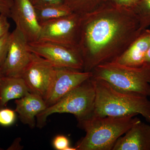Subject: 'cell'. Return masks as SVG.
I'll list each match as a JSON object with an SVG mask.
<instances>
[{"mask_svg":"<svg viewBox=\"0 0 150 150\" xmlns=\"http://www.w3.org/2000/svg\"><path fill=\"white\" fill-rule=\"evenodd\" d=\"M142 31L134 11L108 2L82 16L78 46L83 71L114 62Z\"/></svg>","mask_w":150,"mask_h":150,"instance_id":"cell-1","label":"cell"},{"mask_svg":"<svg viewBox=\"0 0 150 150\" xmlns=\"http://www.w3.org/2000/svg\"><path fill=\"white\" fill-rule=\"evenodd\" d=\"M93 79L96 88L93 115L122 117L140 114L150 123V100L147 96L122 91L106 81Z\"/></svg>","mask_w":150,"mask_h":150,"instance_id":"cell-2","label":"cell"},{"mask_svg":"<svg viewBox=\"0 0 150 150\" xmlns=\"http://www.w3.org/2000/svg\"><path fill=\"white\" fill-rule=\"evenodd\" d=\"M136 115L102 117L93 115L78 122V126L85 131L86 135L75 147L76 150H112L118 139L141 121Z\"/></svg>","mask_w":150,"mask_h":150,"instance_id":"cell-3","label":"cell"},{"mask_svg":"<svg viewBox=\"0 0 150 150\" xmlns=\"http://www.w3.org/2000/svg\"><path fill=\"white\" fill-rule=\"evenodd\" d=\"M91 72L94 79L106 81L118 90L150 96V67L134 68L112 62L98 66Z\"/></svg>","mask_w":150,"mask_h":150,"instance_id":"cell-4","label":"cell"},{"mask_svg":"<svg viewBox=\"0 0 150 150\" xmlns=\"http://www.w3.org/2000/svg\"><path fill=\"white\" fill-rule=\"evenodd\" d=\"M95 100V85L92 77L38 114L36 126L39 129L43 128L48 116L54 113L73 114L78 122L85 120L93 115Z\"/></svg>","mask_w":150,"mask_h":150,"instance_id":"cell-5","label":"cell"},{"mask_svg":"<svg viewBox=\"0 0 150 150\" xmlns=\"http://www.w3.org/2000/svg\"><path fill=\"white\" fill-rule=\"evenodd\" d=\"M30 52L46 59L57 67L83 71V62L79 46L38 40L28 43Z\"/></svg>","mask_w":150,"mask_h":150,"instance_id":"cell-6","label":"cell"},{"mask_svg":"<svg viewBox=\"0 0 150 150\" xmlns=\"http://www.w3.org/2000/svg\"><path fill=\"white\" fill-rule=\"evenodd\" d=\"M82 16L72 13L41 23L38 40L79 46Z\"/></svg>","mask_w":150,"mask_h":150,"instance_id":"cell-7","label":"cell"},{"mask_svg":"<svg viewBox=\"0 0 150 150\" xmlns=\"http://www.w3.org/2000/svg\"><path fill=\"white\" fill-rule=\"evenodd\" d=\"M55 73L54 65L43 57L32 53L31 60L21 77L30 92L39 96L45 100L51 88Z\"/></svg>","mask_w":150,"mask_h":150,"instance_id":"cell-8","label":"cell"},{"mask_svg":"<svg viewBox=\"0 0 150 150\" xmlns=\"http://www.w3.org/2000/svg\"><path fill=\"white\" fill-rule=\"evenodd\" d=\"M28 43L16 28L11 33L7 54L0 71L2 76L21 77L31 60L32 53L28 50Z\"/></svg>","mask_w":150,"mask_h":150,"instance_id":"cell-9","label":"cell"},{"mask_svg":"<svg viewBox=\"0 0 150 150\" xmlns=\"http://www.w3.org/2000/svg\"><path fill=\"white\" fill-rule=\"evenodd\" d=\"M92 76L91 72L55 67L54 80L45 99L47 108L56 103L66 94Z\"/></svg>","mask_w":150,"mask_h":150,"instance_id":"cell-10","label":"cell"},{"mask_svg":"<svg viewBox=\"0 0 150 150\" xmlns=\"http://www.w3.org/2000/svg\"><path fill=\"white\" fill-rule=\"evenodd\" d=\"M9 18L13 20L16 28L28 43L39 40L41 25L38 20L35 8L28 0H13Z\"/></svg>","mask_w":150,"mask_h":150,"instance_id":"cell-11","label":"cell"},{"mask_svg":"<svg viewBox=\"0 0 150 150\" xmlns=\"http://www.w3.org/2000/svg\"><path fill=\"white\" fill-rule=\"evenodd\" d=\"M112 150H150V125L136 123L118 139Z\"/></svg>","mask_w":150,"mask_h":150,"instance_id":"cell-12","label":"cell"},{"mask_svg":"<svg viewBox=\"0 0 150 150\" xmlns=\"http://www.w3.org/2000/svg\"><path fill=\"white\" fill-rule=\"evenodd\" d=\"M150 45V29L146 28L114 62L127 67H143Z\"/></svg>","mask_w":150,"mask_h":150,"instance_id":"cell-13","label":"cell"},{"mask_svg":"<svg viewBox=\"0 0 150 150\" xmlns=\"http://www.w3.org/2000/svg\"><path fill=\"white\" fill-rule=\"evenodd\" d=\"M15 103V111L21 121L31 129L36 125V116L47 108L45 100L42 97L30 92L16 100Z\"/></svg>","mask_w":150,"mask_h":150,"instance_id":"cell-14","label":"cell"},{"mask_svg":"<svg viewBox=\"0 0 150 150\" xmlns=\"http://www.w3.org/2000/svg\"><path fill=\"white\" fill-rule=\"evenodd\" d=\"M29 92L21 77L2 76L0 81V108L5 107L10 100L21 98Z\"/></svg>","mask_w":150,"mask_h":150,"instance_id":"cell-15","label":"cell"},{"mask_svg":"<svg viewBox=\"0 0 150 150\" xmlns=\"http://www.w3.org/2000/svg\"><path fill=\"white\" fill-rule=\"evenodd\" d=\"M34 8L40 24L74 13L64 4Z\"/></svg>","mask_w":150,"mask_h":150,"instance_id":"cell-16","label":"cell"},{"mask_svg":"<svg viewBox=\"0 0 150 150\" xmlns=\"http://www.w3.org/2000/svg\"><path fill=\"white\" fill-rule=\"evenodd\" d=\"M64 4L74 13L84 15L96 10L107 0H63Z\"/></svg>","mask_w":150,"mask_h":150,"instance_id":"cell-17","label":"cell"},{"mask_svg":"<svg viewBox=\"0 0 150 150\" xmlns=\"http://www.w3.org/2000/svg\"><path fill=\"white\" fill-rule=\"evenodd\" d=\"M133 11L139 20L141 30L150 26V0H139Z\"/></svg>","mask_w":150,"mask_h":150,"instance_id":"cell-18","label":"cell"},{"mask_svg":"<svg viewBox=\"0 0 150 150\" xmlns=\"http://www.w3.org/2000/svg\"><path fill=\"white\" fill-rule=\"evenodd\" d=\"M16 112L8 108H0V125L8 127L13 125L16 119Z\"/></svg>","mask_w":150,"mask_h":150,"instance_id":"cell-19","label":"cell"},{"mask_svg":"<svg viewBox=\"0 0 150 150\" xmlns=\"http://www.w3.org/2000/svg\"><path fill=\"white\" fill-rule=\"evenodd\" d=\"M10 35L11 32H9L0 39V71L7 54Z\"/></svg>","mask_w":150,"mask_h":150,"instance_id":"cell-20","label":"cell"},{"mask_svg":"<svg viewBox=\"0 0 150 150\" xmlns=\"http://www.w3.org/2000/svg\"><path fill=\"white\" fill-rule=\"evenodd\" d=\"M53 145L56 150H66L67 148L70 146V141L66 136L59 135L54 138Z\"/></svg>","mask_w":150,"mask_h":150,"instance_id":"cell-21","label":"cell"},{"mask_svg":"<svg viewBox=\"0 0 150 150\" xmlns=\"http://www.w3.org/2000/svg\"><path fill=\"white\" fill-rule=\"evenodd\" d=\"M139 1V0H107L106 2L110 3L113 5L133 10Z\"/></svg>","mask_w":150,"mask_h":150,"instance_id":"cell-22","label":"cell"},{"mask_svg":"<svg viewBox=\"0 0 150 150\" xmlns=\"http://www.w3.org/2000/svg\"><path fill=\"white\" fill-rule=\"evenodd\" d=\"M8 18L6 16L0 14V39L10 32V23Z\"/></svg>","mask_w":150,"mask_h":150,"instance_id":"cell-23","label":"cell"},{"mask_svg":"<svg viewBox=\"0 0 150 150\" xmlns=\"http://www.w3.org/2000/svg\"><path fill=\"white\" fill-rule=\"evenodd\" d=\"M34 7L62 4H64L63 0H28Z\"/></svg>","mask_w":150,"mask_h":150,"instance_id":"cell-24","label":"cell"},{"mask_svg":"<svg viewBox=\"0 0 150 150\" xmlns=\"http://www.w3.org/2000/svg\"><path fill=\"white\" fill-rule=\"evenodd\" d=\"M13 1V0H0V14L5 15L9 18Z\"/></svg>","mask_w":150,"mask_h":150,"instance_id":"cell-25","label":"cell"},{"mask_svg":"<svg viewBox=\"0 0 150 150\" xmlns=\"http://www.w3.org/2000/svg\"><path fill=\"white\" fill-rule=\"evenodd\" d=\"M143 66L150 67V45L145 57L144 63Z\"/></svg>","mask_w":150,"mask_h":150,"instance_id":"cell-26","label":"cell"},{"mask_svg":"<svg viewBox=\"0 0 150 150\" xmlns=\"http://www.w3.org/2000/svg\"><path fill=\"white\" fill-rule=\"evenodd\" d=\"M2 77V76L0 74V81H1V79Z\"/></svg>","mask_w":150,"mask_h":150,"instance_id":"cell-27","label":"cell"},{"mask_svg":"<svg viewBox=\"0 0 150 150\" xmlns=\"http://www.w3.org/2000/svg\"><path fill=\"white\" fill-rule=\"evenodd\" d=\"M3 150V149H2V148H1V147H0V150Z\"/></svg>","mask_w":150,"mask_h":150,"instance_id":"cell-28","label":"cell"}]
</instances>
